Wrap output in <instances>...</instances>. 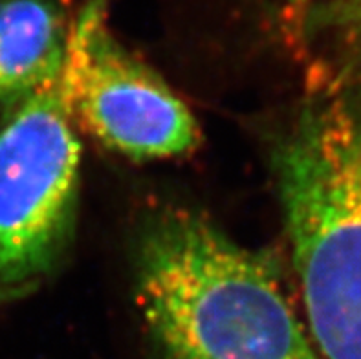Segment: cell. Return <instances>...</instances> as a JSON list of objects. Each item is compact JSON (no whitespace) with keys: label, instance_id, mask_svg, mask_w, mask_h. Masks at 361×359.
Listing matches in <instances>:
<instances>
[{"label":"cell","instance_id":"1","mask_svg":"<svg viewBox=\"0 0 361 359\" xmlns=\"http://www.w3.org/2000/svg\"><path fill=\"white\" fill-rule=\"evenodd\" d=\"M136 303L161 359H325L274 260L192 211L143 229Z\"/></svg>","mask_w":361,"mask_h":359},{"label":"cell","instance_id":"2","mask_svg":"<svg viewBox=\"0 0 361 359\" xmlns=\"http://www.w3.org/2000/svg\"><path fill=\"white\" fill-rule=\"evenodd\" d=\"M271 167L308 330L325 359H361V88L312 96Z\"/></svg>","mask_w":361,"mask_h":359},{"label":"cell","instance_id":"3","mask_svg":"<svg viewBox=\"0 0 361 359\" xmlns=\"http://www.w3.org/2000/svg\"><path fill=\"white\" fill-rule=\"evenodd\" d=\"M72 123L63 66L0 127V296L6 299L46 277L70 244L81 159Z\"/></svg>","mask_w":361,"mask_h":359},{"label":"cell","instance_id":"4","mask_svg":"<svg viewBox=\"0 0 361 359\" xmlns=\"http://www.w3.org/2000/svg\"><path fill=\"white\" fill-rule=\"evenodd\" d=\"M64 70L73 121L106 149L142 162L200 143L185 103L114 37L106 0H85L72 18Z\"/></svg>","mask_w":361,"mask_h":359},{"label":"cell","instance_id":"5","mask_svg":"<svg viewBox=\"0 0 361 359\" xmlns=\"http://www.w3.org/2000/svg\"><path fill=\"white\" fill-rule=\"evenodd\" d=\"M70 30L57 0H0V110L8 114L63 70Z\"/></svg>","mask_w":361,"mask_h":359},{"label":"cell","instance_id":"6","mask_svg":"<svg viewBox=\"0 0 361 359\" xmlns=\"http://www.w3.org/2000/svg\"><path fill=\"white\" fill-rule=\"evenodd\" d=\"M314 30H350L361 33V0H332L308 17Z\"/></svg>","mask_w":361,"mask_h":359},{"label":"cell","instance_id":"7","mask_svg":"<svg viewBox=\"0 0 361 359\" xmlns=\"http://www.w3.org/2000/svg\"><path fill=\"white\" fill-rule=\"evenodd\" d=\"M290 2H293V4H302V2H307V0H290Z\"/></svg>","mask_w":361,"mask_h":359},{"label":"cell","instance_id":"8","mask_svg":"<svg viewBox=\"0 0 361 359\" xmlns=\"http://www.w3.org/2000/svg\"><path fill=\"white\" fill-rule=\"evenodd\" d=\"M2 299H6V297H4V296H0V300H2Z\"/></svg>","mask_w":361,"mask_h":359}]
</instances>
